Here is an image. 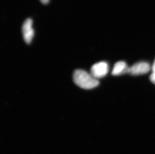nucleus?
Wrapping results in <instances>:
<instances>
[{"mask_svg":"<svg viewBox=\"0 0 155 154\" xmlns=\"http://www.w3.org/2000/svg\"><path fill=\"white\" fill-rule=\"evenodd\" d=\"M75 84L82 89H93L99 85V82L91 74L82 70H76L73 73Z\"/></svg>","mask_w":155,"mask_h":154,"instance_id":"obj_1","label":"nucleus"},{"mask_svg":"<svg viewBox=\"0 0 155 154\" xmlns=\"http://www.w3.org/2000/svg\"><path fill=\"white\" fill-rule=\"evenodd\" d=\"M108 71V64L104 62L94 64L92 66L91 70V75L97 79L104 77Z\"/></svg>","mask_w":155,"mask_h":154,"instance_id":"obj_2","label":"nucleus"},{"mask_svg":"<svg viewBox=\"0 0 155 154\" xmlns=\"http://www.w3.org/2000/svg\"><path fill=\"white\" fill-rule=\"evenodd\" d=\"M22 34L24 40L27 44H30L34 36V30L32 28V21L31 19L25 20L22 26Z\"/></svg>","mask_w":155,"mask_h":154,"instance_id":"obj_3","label":"nucleus"},{"mask_svg":"<svg viewBox=\"0 0 155 154\" xmlns=\"http://www.w3.org/2000/svg\"><path fill=\"white\" fill-rule=\"evenodd\" d=\"M151 69L149 64L146 62L137 63L130 67L129 73L133 75H140L148 73Z\"/></svg>","mask_w":155,"mask_h":154,"instance_id":"obj_4","label":"nucleus"},{"mask_svg":"<svg viewBox=\"0 0 155 154\" xmlns=\"http://www.w3.org/2000/svg\"><path fill=\"white\" fill-rule=\"evenodd\" d=\"M130 67H127L126 63L119 61L114 65L112 71V75L114 76H118L123 74L129 73Z\"/></svg>","mask_w":155,"mask_h":154,"instance_id":"obj_5","label":"nucleus"},{"mask_svg":"<svg viewBox=\"0 0 155 154\" xmlns=\"http://www.w3.org/2000/svg\"><path fill=\"white\" fill-rule=\"evenodd\" d=\"M150 79L153 84H155V73H152L150 77Z\"/></svg>","mask_w":155,"mask_h":154,"instance_id":"obj_6","label":"nucleus"},{"mask_svg":"<svg viewBox=\"0 0 155 154\" xmlns=\"http://www.w3.org/2000/svg\"><path fill=\"white\" fill-rule=\"evenodd\" d=\"M41 2V3H43V4H46L48 3L49 0H40Z\"/></svg>","mask_w":155,"mask_h":154,"instance_id":"obj_7","label":"nucleus"},{"mask_svg":"<svg viewBox=\"0 0 155 154\" xmlns=\"http://www.w3.org/2000/svg\"><path fill=\"white\" fill-rule=\"evenodd\" d=\"M152 69L153 73H155V60L152 67Z\"/></svg>","mask_w":155,"mask_h":154,"instance_id":"obj_8","label":"nucleus"}]
</instances>
